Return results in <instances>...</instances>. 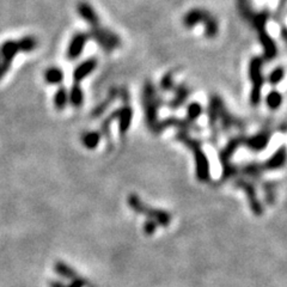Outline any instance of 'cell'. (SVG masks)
Listing matches in <instances>:
<instances>
[{
  "label": "cell",
  "mask_w": 287,
  "mask_h": 287,
  "mask_svg": "<svg viewBox=\"0 0 287 287\" xmlns=\"http://www.w3.org/2000/svg\"><path fill=\"white\" fill-rule=\"evenodd\" d=\"M90 40L89 34L86 33H75L72 39L68 43L67 51H66V57L68 60L73 61L77 60V59L81 57L83 50H84L85 44L88 43V41Z\"/></svg>",
  "instance_id": "2"
},
{
  "label": "cell",
  "mask_w": 287,
  "mask_h": 287,
  "mask_svg": "<svg viewBox=\"0 0 287 287\" xmlns=\"http://www.w3.org/2000/svg\"><path fill=\"white\" fill-rule=\"evenodd\" d=\"M67 103H68V92L67 90L64 88V86H60L57 90V92H55L54 95V107L55 109L59 110V112H61V110H64L65 108L67 107Z\"/></svg>",
  "instance_id": "12"
},
{
  "label": "cell",
  "mask_w": 287,
  "mask_h": 287,
  "mask_svg": "<svg viewBox=\"0 0 287 287\" xmlns=\"http://www.w3.org/2000/svg\"><path fill=\"white\" fill-rule=\"evenodd\" d=\"M20 53H31L36 49L37 47V40L34 36H24L22 39L18 40Z\"/></svg>",
  "instance_id": "13"
},
{
  "label": "cell",
  "mask_w": 287,
  "mask_h": 287,
  "mask_svg": "<svg viewBox=\"0 0 287 287\" xmlns=\"http://www.w3.org/2000/svg\"><path fill=\"white\" fill-rule=\"evenodd\" d=\"M117 96H119V91H117V89H115V88L110 89L108 97H107L105 101H102L101 103H99L98 106H96L95 109H93L91 112L92 119H97V117H101L103 114L106 113V110L109 108L110 103L114 102L117 98Z\"/></svg>",
  "instance_id": "7"
},
{
  "label": "cell",
  "mask_w": 287,
  "mask_h": 287,
  "mask_svg": "<svg viewBox=\"0 0 287 287\" xmlns=\"http://www.w3.org/2000/svg\"><path fill=\"white\" fill-rule=\"evenodd\" d=\"M77 11H78V15L83 18V20H84L85 23L89 24L90 28L99 24V17L97 15V12L95 11V9H93L92 6L89 4V3H85V2L79 3L77 6Z\"/></svg>",
  "instance_id": "4"
},
{
  "label": "cell",
  "mask_w": 287,
  "mask_h": 287,
  "mask_svg": "<svg viewBox=\"0 0 287 287\" xmlns=\"http://www.w3.org/2000/svg\"><path fill=\"white\" fill-rule=\"evenodd\" d=\"M49 287H66L61 281H50Z\"/></svg>",
  "instance_id": "16"
},
{
  "label": "cell",
  "mask_w": 287,
  "mask_h": 287,
  "mask_svg": "<svg viewBox=\"0 0 287 287\" xmlns=\"http://www.w3.org/2000/svg\"><path fill=\"white\" fill-rule=\"evenodd\" d=\"M44 82L49 85H60L64 81V72L59 67H49L44 71Z\"/></svg>",
  "instance_id": "9"
},
{
  "label": "cell",
  "mask_w": 287,
  "mask_h": 287,
  "mask_svg": "<svg viewBox=\"0 0 287 287\" xmlns=\"http://www.w3.org/2000/svg\"><path fill=\"white\" fill-rule=\"evenodd\" d=\"M54 271L57 274H59L60 276H62L64 279L67 280H74L78 278L77 273L73 271V268H71L70 266L65 264V262L59 261L57 264L54 265Z\"/></svg>",
  "instance_id": "11"
},
{
  "label": "cell",
  "mask_w": 287,
  "mask_h": 287,
  "mask_svg": "<svg viewBox=\"0 0 287 287\" xmlns=\"http://www.w3.org/2000/svg\"><path fill=\"white\" fill-rule=\"evenodd\" d=\"M68 102H70L72 107H74V108H81L83 106V102H84V93H83L81 85L77 84V83H73L70 92H68Z\"/></svg>",
  "instance_id": "10"
},
{
  "label": "cell",
  "mask_w": 287,
  "mask_h": 287,
  "mask_svg": "<svg viewBox=\"0 0 287 287\" xmlns=\"http://www.w3.org/2000/svg\"><path fill=\"white\" fill-rule=\"evenodd\" d=\"M132 109L129 108L128 105H124L122 108L116 109L117 120H119V131L121 136H123L127 132V129L129 128L131 120H132Z\"/></svg>",
  "instance_id": "6"
},
{
  "label": "cell",
  "mask_w": 287,
  "mask_h": 287,
  "mask_svg": "<svg viewBox=\"0 0 287 287\" xmlns=\"http://www.w3.org/2000/svg\"><path fill=\"white\" fill-rule=\"evenodd\" d=\"M84 286H85L84 280L81 279V278H77V279L72 280V282L66 287H84Z\"/></svg>",
  "instance_id": "15"
},
{
  "label": "cell",
  "mask_w": 287,
  "mask_h": 287,
  "mask_svg": "<svg viewBox=\"0 0 287 287\" xmlns=\"http://www.w3.org/2000/svg\"><path fill=\"white\" fill-rule=\"evenodd\" d=\"M10 68H11V65L6 64L2 57V54H0V81L5 77V74L10 71Z\"/></svg>",
  "instance_id": "14"
},
{
  "label": "cell",
  "mask_w": 287,
  "mask_h": 287,
  "mask_svg": "<svg viewBox=\"0 0 287 287\" xmlns=\"http://www.w3.org/2000/svg\"><path fill=\"white\" fill-rule=\"evenodd\" d=\"M102 139L101 133L97 131H89V132L83 133L82 136V144L83 146L88 150H95L99 145V141Z\"/></svg>",
  "instance_id": "8"
},
{
  "label": "cell",
  "mask_w": 287,
  "mask_h": 287,
  "mask_svg": "<svg viewBox=\"0 0 287 287\" xmlns=\"http://www.w3.org/2000/svg\"><path fill=\"white\" fill-rule=\"evenodd\" d=\"M18 53H20L18 41L8 40L0 46V54H2V57L6 64L9 65H12L13 59H15V57Z\"/></svg>",
  "instance_id": "5"
},
{
  "label": "cell",
  "mask_w": 287,
  "mask_h": 287,
  "mask_svg": "<svg viewBox=\"0 0 287 287\" xmlns=\"http://www.w3.org/2000/svg\"><path fill=\"white\" fill-rule=\"evenodd\" d=\"M90 39L95 40L98 43V46L102 48L107 53L115 50L116 48L120 47L121 40L114 31H112L108 28H105L101 25V23L97 25L92 27L89 33Z\"/></svg>",
  "instance_id": "1"
},
{
  "label": "cell",
  "mask_w": 287,
  "mask_h": 287,
  "mask_svg": "<svg viewBox=\"0 0 287 287\" xmlns=\"http://www.w3.org/2000/svg\"><path fill=\"white\" fill-rule=\"evenodd\" d=\"M97 64H98V61L96 58H90V59H88V60L83 61L82 64H79L73 71V83H77V84H79L82 81H84L88 75L91 74L92 72L96 70Z\"/></svg>",
  "instance_id": "3"
}]
</instances>
